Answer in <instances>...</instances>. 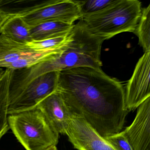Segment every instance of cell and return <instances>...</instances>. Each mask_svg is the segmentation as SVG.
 I'll use <instances>...</instances> for the list:
<instances>
[{
	"instance_id": "6da1fadb",
	"label": "cell",
	"mask_w": 150,
	"mask_h": 150,
	"mask_svg": "<svg viewBox=\"0 0 150 150\" xmlns=\"http://www.w3.org/2000/svg\"><path fill=\"white\" fill-rule=\"evenodd\" d=\"M57 92L72 115L82 117L103 137L121 132L129 110L125 90L101 68L59 72Z\"/></svg>"
},
{
	"instance_id": "7a4b0ae2",
	"label": "cell",
	"mask_w": 150,
	"mask_h": 150,
	"mask_svg": "<svg viewBox=\"0 0 150 150\" xmlns=\"http://www.w3.org/2000/svg\"><path fill=\"white\" fill-rule=\"evenodd\" d=\"M103 42L90 33L79 21L74 24L68 40L58 52L32 67L18 70L16 73L17 81L24 87L36 78L50 72L79 67L101 68Z\"/></svg>"
},
{
	"instance_id": "3957f363",
	"label": "cell",
	"mask_w": 150,
	"mask_h": 150,
	"mask_svg": "<svg viewBox=\"0 0 150 150\" xmlns=\"http://www.w3.org/2000/svg\"><path fill=\"white\" fill-rule=\"evenodd\" d=\"M142 9L137 0H114L99 12L82 16L80 21L92 35L104 41L120 33H134Z\"/></svg>"
},
{
	"instance_id": "277c9868",
	"label": "cell",
	"mask_w": 150,
	"mask_h": 150,
	"mask_svg": "<svg viewBox=\"0 0 150 150\" xmlns=\"http://www.w3.org/2000/svg\"><path fill=\"white\" fill-rule=\"evenodd\" d=\"M9 128L26 150H44L56 146L59 135L36 108L8 116Z\"/></svg>"
},
{
	"instance_id": "5b68a950",
	"label": "cell",
	"mask_w": 150,
	"mask_h": 150,
	"mask_svg": "<svg viewBox=\"0 0 150 150\" xmlns=\"http://www.w3.org/2000/svg\"><path fill=\"white\" fill-rule=\"evenodd\" d=\"M15 13L31 28L49 21L74 25L81 17L79 6L73 0L46 1Z\"/></svg>"
},
{
	"instance_id": "8992f818",
	"label": "cell",
	"mask_w": 150,
	"mask_h": 150,
	"mask_svg": "<svg viewBox=\"0 0 150 150\" xmlns=\"http://www.w3.org/2000/svg\"><path fill=\"white\" fill-rule=\"evenodd\" d=\"M59 74L57 71L50 72L30 82L8 104V115L36 108L43 100L57 91Z\"/></svg>"
},
{
	"instance_id": "52a82bcc",
	"label": "cell",
	"mask_w": 150,
	"mask_h": 150,
	"mask_svg": "<svg viewBox=\"0 0 150 150\" xmlns=\"http://www.w3.org/2000/svg\"><path fill=\"white\" fill-rule=\"evenodd\" d=\"M150 51L139 59L125 90V103L129 111L138 108L150 97Z\"/></svg>"
},
{
	"instance_id": "ba28073f",
	"label": "cell",
	"mask_w": 150,
	"mask_h": 150,
	"mask_svg": "<svg viewBox=\"0 0 150 150\" xmlns=\"http://www.w3.org/2000/svg\"><path fill=\"white\" fill-rule=\"evenodd\" d=\"M65 134L78 150H116L82 117L76 115L72 114Z\"/></svg>"
},
{
	"instance_id": "9c48e42d",
	"label": "cell",
	"mask_w": 150,
	"mask_h": 150,
	"mask_svg": "<svg viewBox=\"0 0 150 150\" xmlns=\"http://www.w3.org/2000/svg\"><path fill=\"white\" fill-rule=\"evenodd\" d=\"M122 132L132 150H150V97L139 106L132 123Z\"/></svg>"
},
{
	"instance_id": "30bf717a",
	"label": "cell",
	"mask_w": 150,
	"mask_h": 150,
	"mask_svg": "<svg viewBox=\"0 0 150 150\" xmlns=\"http://www.w3.org/2000/svg\"><path fill=\"white\" fill-rule=\"evenodd\" d=\"M36 108L42 111L57 133L65 134L72 114L57 92L46 97Z\"/></svg>"
},
{
	"instance_id": "8fae6325",
	"label": "cell",
	"mask_w": 150,
	"mask_h": 150,
	"mask_svg": "<svg viewBox=\"0 0 150 150\" xmlns=\"http://www.w3.org/2000/svg\"><path fill=\"white\" fill-rule=\"evenodd\" d=\"M30 27L17 14L12 13L0 28V35L23 44L32 41Z\"/></svg>"
},
{
	"instance_id": "7c38bea8",
	"label": "cell",
	"mask_w": 150,
	"mask_h": 150,
	"mask_svg": "<svg viewBox=\"0 0 150 150\" xmlns=\"http://www.w3.org/2000/svg\"><path fill=\"white\" fill-rule=\"evenodd\" d=\"M36 52L26 44L17 42L0 35V67L5 68L8 65Z\"/></svg>"
},
{
	"instance_id": "4fadbf2b",
	"label": "cell",
	"mask_w": 150,
	"mask_h": 150,
	"mask_svg": "<svg viewBox=\"0 0 150 150\" xmlns=\"http://www.w3.org/2000/svg\"><path fill=\"white\" fill-rule=\"evenodd\" d=\"M74 25L57 21L43 23L31 27L30 33L32 40L39 41L67 35Z\"/></svg>"
},
{
	"instance_id": "5bb4252c",
	"label": "cell",
	"mask_w": 150,
	"mask_h": 150,
	"mask_svg": "<svg viewBox=\"0 0 150 150\" xmlns=\"http://www.w3.org/2000/svg\"><path fill=\"white\" fill-rule=\"evenodd\" d=\"M13 70L6 69L0 78V139L9 129L8 110L9 92Z\"/></svg>"
},
{
	"instance_id": "9a60e30c",
	"label": "cell",
	"mask_w": 150,
	"mask_h": 150,
	"mask_svg": "<svg viewBox=\"0 0 150 150\" xmlns=\"http://www.w3.org/2000/svg\"><path fill=\"white\" fill-rule=\"evenodd\" d=\"M62 48L53 50L36 52L33 54L25 56L17 61L8 65L5 67V69L16 70L30 68L39 63L48 60L54 54L58 52Z\"/></svg>"
},
{
	"instance_id": "2e32d148",
	"label": "cell",
	"mask_w": 150,
	"mask_h": 150,
	"mask_svg": "<svg viewBox=\"0 0 150 150\" xmlns=\"http://www.w3.org/2000/svg\"><path fill=\"white\" fill-rule=\"evenodd\" d=\"M134 33L137 36L139 42L144 52L150 51V4L142 9Z\"/></svg>"
},
{
	"instance_id": "e0dca14e",
	"label": "cell",
	"mask_w": 150,
	"mask_h": 150,
	"mask_svg": "<svg viewBox=\"0 0 150 150\" xmlns=\"http://www.w3.org/2000/svg\"><path fill=\"white\" fill-rule=\"evenodd\" d=\"M69 34L44 40H32L26 44L30 49L36 51H47L62 48L67 42Z\"/></svg>"
},
{
	"instance_id": "ac0fdd59",
	"label": "cell",
	"mask_w": 150,
	"mask_h": 150,
	"mask_svg": "<svg viewBox=\"0 0 150 150\" xmlns=\"http://www.w3.org/2000/svg\"><path fill=\"white\" fill-rule=\"evenodd\" d=\"M114 0L75 1L79 6L81 16L99 12L113 2Z\"/></svg>"
},
{
	"instance_id": "d6986e66",
	"label": "cell",
	"mask_w": 150,
	"mask_h": 150,
	"mask_svg": "<svg viewBox=\"0 0 150 150\" xmlns=\"http://www.w3.org/2000/svg\"><path fill=\"white\" fill-rule=\"evenodd\" d=\"M104 138L116 150H132L122 132Z\"/></svg>"
},
{
	"instance_id": "ffe728a7",
	"label": "cell",
	"mask_w": 150,
	"mask_h": 150,
	"mask_svg": "<svg viewBox=\"0 0 150 150\" xmlns=\"http://www.w3.org/2000/svg\"><path fill=\"white\" fill-rule=\"evenodd\" d=\"M11 13L7 12L4 9H0V28L3 25L6 20L8 18Z\"/></svg>"
},
{
	"instance_id": "44dd1931",
	"label": "cell",
	"mask_w": 150,
	"mask_h": 150,
	"mask_svg": "<svg viewBox=\"0 0 150 150\" xmlns=\"http://www.w3.org/2000/svg\"><path fill=\"white\" fill-rule=\"evenodd\" d=\"M44 150H58L56 146H50V147H48L47 149Z\"/></svg>"
},
{
	"instance_id": "7402d4cb",
	"label": "cell",
	"mask_w": 150,
	"mask_h": 150,
	"mask_svg": "<svg viewBox=\"0 0 150 150\" xmlns=\"http://www.w3.org/2000/svg\"><path fill=\"white\" fill-rule=\"evenodd\" d=\"M5 70H6V69H5V68L0 67V78L2 76L3 74L5 72Z\"/></svg>"
},
{
	"instance_id": "603a6c76",
	"label": "cell",
	"mask_w": 150,
	"mask_h": 150,
	"mask_svg": "<svg viewBox=\"0 0 150 150\" xmlns=\"http://www.w3.org/2000/svg\"><path fill=\"white\" fill-rule=\"evenodd\" d=\"M5 1H1L0 0V9H1V7L3 6H5Z\"/></svg>"
}]
</instances>
